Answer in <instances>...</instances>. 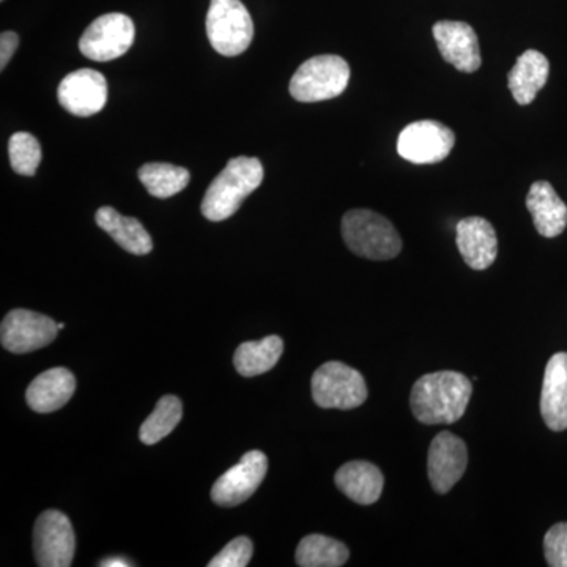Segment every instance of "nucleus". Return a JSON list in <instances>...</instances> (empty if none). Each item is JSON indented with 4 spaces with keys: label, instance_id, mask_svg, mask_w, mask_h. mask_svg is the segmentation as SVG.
Wrapping results in <instances>:
<instances>
[{
    "label": "nucleus",
    "instance_id": "obj_1",
    "mask_svg": "<svg viewBox=\"0 0 567 567\" xmlns=\"http://www.w3.org/2000/svg\"><path fill=\"white\" fill-rule=\"evenodd\" d=\"M473 385L465 375L454 371L432 372L413 385L410 405L420 423L454 424L465 415Z\"/></svg>",
    "mask_w": 567,
    "mask_h": 567
},
{
    "label": "nucleus",
    "instance_id": "obj_2",
    "mask_svg": "<svg viewBox=\"0 0 567 567\" xmlns=\"http://www.w3.org/2000/svg\"><path fill=\"white\" fill-rule=\"evenodd\" d=\"M264 181V166L259 158L237 156L230 159L221 174L205 193L200 210L208 221H226L234 216Z\"/></svg>",
    "mask_w": 567,
    "mask_h": 567
},
{
    "label": "nucleus",
    "instance_id": "obj_3",
    "mask_svg": "<svg viewBox=\"0 0 567 567\" xmlns=\"http://www.w3.org/2000/svg\"><path fill=\"white\" fill-rule=\"evenodd\" d=\"M347 248L371 260H390L402 251V240L393 223L372 210L347 212L342 218Z\"/></svg>",
    "mask_w": 567,
    "mask_h": 567
},
{
    "label": "nucleus",
    "instance_id": "obj_4",
    "mask_svg": "<svg viewBox=\"0 0 567 567\" xmlns=\"http://www.w3.org/2000/svg\"><path fill=\"white\" fill-rule=\"evenodd\" d=\"M350 66L339 55H316L295 71L289 91L297 102L319 103L333 100L346 92Z\"/></svg>",
    "mask_w": 567,
    "mask_h": 567
},
{
    "label": "nucleus",
    "instance_id": "obj_5",
    "mask_svg": "<svg viewBox=\"0 0 567 567\" xmlns=\"http://www.w3.org/2000/svg\"><path fill=\"white\" fill-rule=\"evenodd\" d=\"M208 41L226 58L244 54L254 39V22L241 0H212L207 11Z\"/></svg>",
    "mask_w": 567,
    "mask_h": 567
},
{
    "label": "nucleus",
    "instance_id": "obj_6",
    "mask_svg": "<svg viewBox=\"0 0 567 567\" xmlns=\"http://www.w3.org/2000/svg\"><path fill=\"white\" fill-rule=\"evenodd\" d=\"M312 398L322 409L352 410L368 399V386L357 369L339 361L320 365L312 375Z\"/></svg>",
    "mask_w": 567,
    "mask_h": 567
},
{
    "label": "nucleus",
    "instance_id": "obj_7",
    "mask_svg": "<svg viewBox=\"0 0 567 567\" xmlns=\"http://www.w3.org/2000/svg\"><path fill=\"white\" fill-rule=\"evenodd\" d=\"M136 29L132 18L123 13H107L96 18L80 40V51L95 62L122 58L133 47Z\"/></svg>",
    "mask_w": 567,
    "mask_h": 567
},
{
    "label": "nucleus",
    "instance_id": "obj_8",
    "mask_svg": "<svg viewBox=\"0 0 567 567\" xmlns=\"http://www.w3.org/2000/svg\"><path fill=\"white\" fill-rule=\"evenodd\" d=\"M76 537L70 518L61 511H44L33 529V551L41 567H69L73 563Z\"/></svg>",
    "mask_w": 567,
    "mask_h": 567
},
{
    "label": "nucleus",
    "instance_id": "obj_9",
    "mask_svg": "<svg viewBox=\"0 0 567 567\" xmlns=\"http://www.w3.org/2000/svg\"><path fill=\"white\" fill-rule=\"evenodd\" d=\"M454 142L456 136L443 123L413 122L399 134L398 153L413 164H435L450 156Z\"/></svg>",
    "mask_w": 567,
    "mask_h": 567
},
{
    "label": "nucleus",
    "instance_id": "obj_10",
    "mask_svg": "<svg viewBox=\"0 0 567 567\" xmlns=\"http://www.w3.org/2000/svg\"><path fill=\"white\" fill-rule=\"evenodd\" d=\"M58 331V323L51 317L28 309H13L0 327V341L11 353H29L50 346Z\"/></svg>",
    "mask_w": 567,
    "mask_h": 567
},
{
    "label": "nucleus",
    "instance_id": "obj_11",
    "mask_svg": "<svg viewBox=\"0 0 567 567\" xmlns=\"http://www.w3.org/2000/svg\"><path fill=\"white\" fill-rule=\"evenodd\" d=\"M267 470L268 458L262 451H249L216 481L212 488L213 502L224 507L241 505L262 484Z\"/></svg>",
    "mask_w": 567,
    "mask_h": 567
},
{
    "label": "nucleus",
    "instance_id": "obj_12",
    "mask_svg": "<svg viewBox=\"0 0 567 567\" xmlns=\"http://www.w3.org/2000/svg\"><path fill=\"white\" fill-rule=\"evenodd\" d=\"M59 103L76 117L99 114L107 103V81L100 71L82 69L63 78L58 89Z\"/></svg>",
    "mask_w": 567,
    "mask_h": 567
},
{
    "label": "nucleus",
    "instance_id": "obj_13",
    "mask_svg": "<svg viewBox=\"0 0 567 567\" xmlns=\"http://www.w3.org/2000/svg\"><path fill=\"white\" fill-rule=\"evenodd\" d=\"M468 464V451L464 440L451 432H440L432 440L427 454V473L436 494H447L461 477Z\"/></svg>",
    "mask_w": 567,
    "mask_h": 567
},
{
    "label": "nucleus",
    "instance_id": "obj_14",
    "mask_svg": "<svg viewBox=\"0 0 567 567\" xmlns=\"http://www.w3.org/2000/svg\"><path fill=\"white\" fill-rule=\"evenodd\" d=\"M432 32L443 59L454 69L462 73L480 70V41L472 25L464 21H439Z\"/></svg>",
    "mask_w": 567,
    "mask_h": 567
},
{
    "label": "nucleus",
    "instance_id": "obj_15",
    "mask_svg": "<svg viewBox=\"0 0 567 567\" xmlns=\"http://www.w3.org/2000/svg\"><path fill=\"white\" fill-rule=\"evenodd\" d=\"M456 244L465 264L473 270H487L498 256L494 226L481 216H470L458 221Z\"/></svg>",
    "mask_w": 567,
    "mask_h": 567
},
{
    "label": "nucleus",
    "instance_id": "obj_16",
    "mask_svg": "<svg viewBox=\"0 0 567 567\" xmlns=\"http://www.w3.org/2000/svg\"><path fill=\"white\" fill-rule=\"evenodd\" d=\"M540 415L555 432L567 429V353H555L548 360L540 393Z\"/></svg>",
    "mask_w": 567,
    "mask_h": 567
},
{
    "label": "nucleus",
    "instance_id": "obj_17",
    "mask_svg": "<svg viewBox=\"0 0 567 567\" xmlns=\"http://www.w3.org/2000/svg\"><path fill=\"white\" fill-rule=\"evenodd\" d=\"M76 379L69 369L54 368L44 371L29 385L25 399L33 412L51 413L62 409L73 398Z\"/></svg>",
    "mask_w": 567,
    "mask_h": 567
},
{
    "label": "nucleus",
    "instance_id": "obj_18",
    "mask_svg": "<svg viewBox=\"0 0 567 567\" xmlns=\"http://www.w3.org/2000/svg\"><path fill=\"white\" fill-rule=\"evenodd\" d=\"M528 212L537 233L546 238H555L567 227V205L559 199L554 186L548 182H535L527 197Z\"/></svg>",
    "mask_w": 567,
    "mask_h": 567
},
{
    "label": "nucleus",
    "instance_id": "obj_19",
    "mask_svg": "<svg viewBox=\"0 0 567 567\" xmlns=\"http://www.w3.org/2000/svg\"><path fill=\"white\" fill-rule=\"evenodd\" d=\"M336 486L358 505L369 506L379 502L385 480L379 466L364 461L342 465L334 476Z\"/></svg>",
    "mask_w": 567,
    "mask_h": 567
},
{
    "label": "nucleus",
    "instance_id": "obj_20",
    "mask_svg": "<svg viewBox=\"0 0 567 567\" xmlns=\"http://www.w3.org/2000/svg\"><path fill=\"white\" fill-rule=\"evenodd\" d=\"M550 63L543 52L528 50L514 63L507 76V85L513 92L514 100L522 106H527L536 99L540 89L547 84Z\"/></svg>",
    "mask_w": 567,
    "mask_h": 567
},
{
    "label": "nucleus",
    "instance_id": "obj_21",
    "mask_svg": "<svg viewBox=\"0 0 567 567\" xmlns=\"http://www.w3.org/2000/svg\"><path fill=\"white\" fill-rule=\"evenodd\" d=\"M95 221L125 251L132 252L134 256H145L152 251L151 234L136 218L123 216L112 207H102L96 212Z\"/></svg>",
    "mask_w": 567,
    "mask_h": 567
},
{
    "label": "nucleus",
    "instance_id": "obj_22",
    "mask_svg": "<svg viewBox=\"0 0 567 567\" xmlns=\"http://www.w3.org/2000/svg\"><path fill=\"white\" fill-rule=\"evenodd\" d=\"M284 352L279 336H268L262 341L244 342L235 352L234 364L238 374L256 377L271 371Z\"/></svg>",
    "mask_w": 567,
    "mask_h": 567
},
{
    "label": "nucleus",
    "instance_id": "obj_23",
    "mask_svg": "<svg viewBox=\"0 0 567 567\" xmlns=\"http://www.w3.org/2000/svg\"><path fill=\"white\" fill-rule=\"evenodd\" d=\"M350 551L341 540L323 535H309L298 544L297 565L301 567H341L349 561Z\"/></svg>",
    "mask_w": 567,
    "mask_h": 567
},
{
    "label": "nucleus",
    "instance_id": "obj_24",
    "mask_svg": "<svg viewBox=\"0 0 567 567\" xmlns=\"http://www.w3.org/2000/svg\"><path fill=\"white\" fill-rule=\"evenodd\" d=\"M137 177L153 197L167 199L182 193L192 181L189 171L167 163H147L141 167Z\"/></svg>",
    "mask_w": 567,
    "mask_h": 567
},
{
    "label": "nucleus",
    "instance_id": "obj_25",
    "mask_svg": "<svg viewBox=\"0 0 567 567\" xmlns=\"http://www.w3.org/2000/svg\"><path fill=\"white\" fill-rule=\"evenodd\" d=\"M183 416V405L177 395H164L155 410L141 425L140 439L144 445H155L171 434Z\"/></svg>",
    "mask_w": 567,
    "mask_h": 567
},
{
    "label": "nucleus",
    "instance_id": "obj_26",
    "mask_svg": "<svg viewBox=\"0 0 567 567\" xmlns=\"http://www.w3.org/2000/svg\"><path fill=\"white\" fill-rule=\"evenodd\" d=\"M10 164L14 173L33 177L41 163V145L31 133H14L9 141Z\"/></svg>",
    "mask_w": 567,
    "mask_h": 567
},
{
    "label": "nucleus",
    "instance_id": "obj_27",
    "mask_svg": "<svg viewBox=\"0 0 567 567\" xmlns=\"http://www.w3.org/2000/svg\"><path fill=\"white\" fill-rule=\"evenodd\" d=\"M252 543L249 537L240 536L230 540L226 547L208 563L210 567H246L252 558Z\"/></svg>",
    "mask_w": 567,
    "mask_h": 567
},
{
    "label": "nucleus",
    "instance_id": "obj_28",
    "mask_svg": "<svg viewBox=\"0 0 567 567\" xmlns=\"http://www.w3.org/2000/svg\"><path fill=\"white\" fill-rule=\"evenodd\" d=\"M544 554L548 566L567 567V522L548 529L544 537Z\"/></svg>",
    "mask_w": 567,
    "mask_h": 567
},
{
    "label": "nucleus",
    "instance_id": "obj_29",
    "mask_svg": "<svg viewBox=\"0 0 567 567\" xmlns=\"http://www.w3.org/2000/svg\"><path fill=\"white\" fill-rule=\"evenodd\" d=\"M18 47H20L18 33L11 31L2 32V35H0V70H6Z\"/></svg>",
    "mask_w": 567,
    "mask_h": 567
},
{
    "label": "nucleus",
    "instance_id": "obj_30",
    "mask_svg": "<svg viewBox=\"0 0 567 567\" xmlns=\"http://www.w3.org/2000/svg\"><path fill=\"white\" fill-rule=\"evenodd\" d=\"M100 566H102V567H128V566H132V563H130L128 559L115 557V558L104 559V561L100 563Z\"/></svg>",
    "mask_w": 567,
    "mask_h": 567
},
{
    "label": "nucleus",
    "instance_id": "obj_31",
    "mask_svg": "<svg viewBox=\"0 0 567 567\" xmlns=\"http://www.w3.org/2000/svg\"><path fill=\"white\" fill-rule=\"evenodd\" d=\"M58 327H59V331L63 330V328H65V323H58Z\"/></svg>",
    "mask_w": 567,
    "mask_h": 567
},
{
    "label": "nucleus",
    "instance_id": "obj_32",
    "mask_svg": "<svg viewBox=\"0 0 567 567\" xmlns=\"http://www.w3.org/2000/svg\"><path fill=\"white\" fill-rule=\"evenodd\" d=\"M2 2H3V0H2Z\"/></svg>",
    "mask_w": 567,
    "mask_h": 567
}]
</instances>
